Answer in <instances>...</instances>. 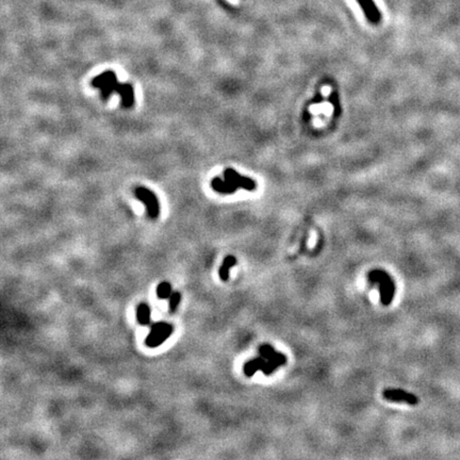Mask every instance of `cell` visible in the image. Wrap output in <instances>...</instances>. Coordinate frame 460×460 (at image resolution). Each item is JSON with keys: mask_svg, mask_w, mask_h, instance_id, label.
<instances>
[{"mask_svg": "<svg viewBox=\"0 0 460 460\" xmlns=\"http://www.w3.org/2000/svg\"><path fill=\"white\" fill-rule=\"evenodd\" d=\"M368 279L372 286H378L380 303L384 306H389L392 303L395 295V284L393 282V278L386 271L373 270L368 274Z\"/></svg>", "mask_w": 460, "mask_h": 460, "instance_id": "1", "label": "cell"}, {"mask_svg": "<svg viewBox=\"0 0 460 460\" xmlns=\"http://www.w3.org/2000/svg\"><path fill=\"white\" fill-rule=\"evenodd\" d=\"M173 326L165 322H158L153 325L150 334L145 339V344L148 347H158L173 333Z\"/></svg>", "mask_w": 460, "mask_h": 460, "instance_id": "2", "label": "cell"}, {"mask_svg": "<svg viewBox=\"0 0 460 460\" xmlns=\"http://www.w3.org/2000/svg\"><path fill=\"white\" fill-rule=\"evenodd\" d=\"M118 83V77L112 71H107L99 74L92 80L91 84L93 88L100 89L101 97L108 99L115 92V85Z\"/></svg>", "mask_w": 460, "mask_h": 460, "instance_id": "3", "label": "cell"}, {"mask_svg": "<svg viewBox=\"0 0 460 460\" xmlns=\"http://www.w3.org/2000/svg\"><path fill=\"white\" fill-rule=\"evenodd\" d=\"M135 196L141 200L147 209V213L152 218H157L160 213L159 201L155 194L145 186L139 185L135 189Z\"/></svg>", "mask_w": 460, "mask_h": 460, "instance_id": "4", "label": "cell"}, {"mask_svg": "<svg viewBox=\"0 0 460 460\" xmlns=\"http://www.w3.org/2000/svg\"><path fill=\"white\" fill-rule=\"evenodd\" d=\"M383 396L387 401L396 402V403H406L411 406L418 405L419 399L412 393L404 391L401 389H386L383 392Z\"/></svg>", "mask_w": 460, "mask_h": 460, "instance_id": "5", "label": "cell"}, {"mask_svg": "<svg viewBox=\"0 0 460 460\" xmlns=\"http://www.w3.org/2000/svg\"><path fill=\"white\" fill-rule=\"evenodd\" d=\"M224 177L226 180H229L232 183L238 185L239 188H242L247 191H255L257 189V183L253 179L240 175L238 171L233 168H227L224 171Z\"/></svg>", "mask_w": 460, "mask_h": 460, "instance_id": "6", "label": "cell"}, {"mask_svg": "<svg viewBox=\"0 0 460 460\" xmlns=\"http://www.w3.org/2000/svg\"><path fill=\"white\" fill-rule=\"evenodd\" d=\"M115 92L122 97L124 108H131L135 104V91L131 83L118 82L115 85Z\"/></svg>", "mask_w": 460, "mask_h": 460, "instance_id": "7", "label": "cell"}, {"mask_svg": "<svg viewBox=\"0 0 460 460\" xmlns=\"http://www.w3.org/2000/svg\"><path fill=\"white\" fill-rule=\"evenodd\" d=\"M357 2L360 4L368 20L372 24H378L381 19V14L374 0H357Z\"/></svg>", "mask_w": 460, "mask_h": 460, "instance_id": "8", "label": "cell"}, {"mask_svg": "<svg viewBox=\"0 0 460 460\" xmlns=\"http://www.w3.org/2000/svg\"><path fill=\"white\" fill-rule=\"evenodd\" d=\"M211 188L220 194H233L239 189V186L226 179L222 180L220 177H215L211 181Z\"/></svg>", "mask_w": 460, "mask_h": 460, "instance_id": "9", "label": "cell"}, {"mask_svg": "<svg viewBox=\"0 0 460 460\" xmlns=\"http://www.w3.org/2000/svg\"><path fill=\"white\" fill-rule=\"evenodd\" d=\"M266 363H267V359H264L262 356L256 357V358H254V359L248 360L247 362H245V364L243 366V372H244V374L247 377H252L256 372L262 371L263 368H264V365H266Z\"/></svg>", "mask_w": 460, "mask_h": 460, "instance_id": "10", "label": "cell"}, {"mask_svg": "<svg viewBox=\"0 0 460 460\" xmlns=\"http://www.w3.org/2000/svg\"><path fill=\"white\" fill-rule=\"evenodd\" d=\"M259 354L267 360H279L283 361L285 364L287 363V356L283 353L276 352L274 347L271 346L270 344L261 345L259 347Z\"/></svg>", "mask_w": 460, "mask_h": 460, "instance_id": "11", "label": "cell"}, {"mask_svg": "<svg viewBox=\"0 0 460 460\" xmlns=\"http://www.w3.org/2000/svg\"><path fill=\"white\" fill-rule=\"evenodd\" d=\"M236 264H237V258L232 255H228L223 260L222 266L220 270H218V275H220V278L223 280V282H228L229 276H230V270L235 267Z\"/></svg>", "mask_w": 460, "mask_h": 460, "instance_id": "12", "label": "cell"}, {"mask_svg": "<svg viewBox=\"0 0 460 460\" xmlns=\"http://www.w3.org/2000/svg\"><path fill=\"white\" fill-rule=\"evenodd\" d=\"M137 318L140 325L147 326L151 323V308L145 303L140 304L137 307Z\"/></svg>", "mask_w": 460, "mask_h": 460, "instance_id": "13", "label": "cell"}, {"mask_svg": "<svg viewBox=\"0 0 460 460\" xmlns=\"http://www.w3.org/2000/svg\"><path fill=\"white\" fill-rule=\"evenodd\" d=\"M173 293V287L168 282H163L157 287V296L160 300H168Z\"/></svg>", "mask_w": 460, "mask_h": 460, "instance_id": "14", "label": "cell"}, {"mask_svg": "<svg viewBox=\"0 0 460 460\" xmlns=\"http://www.w3.org/2000/svg\"><path fill=\"white\" fill-rule=\"evenodd\" d=\"M285 363L283 361H279V360H267V363L266 365H264V368L261 372L266 376H269L272 373H274L279 368V366H282Z\"/></svg>", "mask_w": 460, "mask_h": 460, "instance_id": "15", "label": "cell"}, {"mask_svg": "<svg viewBox=\"0 0 460 460\" xmlns=\"http://www.w3.org/2000/svg\"><path fill=\"white\" fill-rule=\"evenodd\" d=\"M168 300H169V311L170 312H175V311L177 310L178 305L181 302V294L179 292H173Z\"/></svg>", "mask_w": 460, "mask_h": 460, "instance_id": "16", "label": "cell"}]
</instances>
